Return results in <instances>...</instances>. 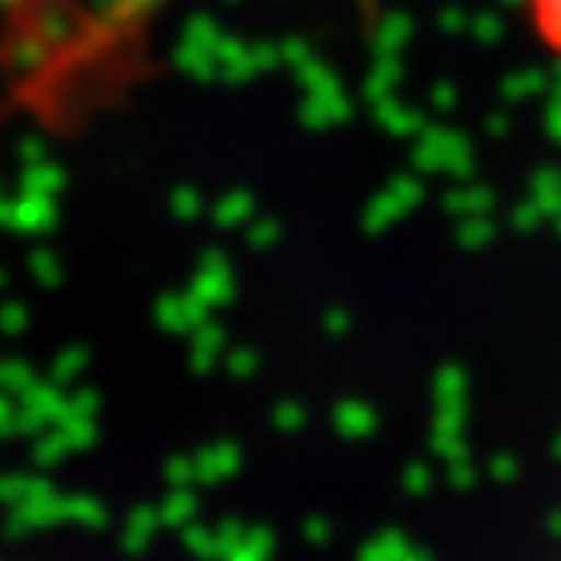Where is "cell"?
<instances>
[{"label": "cell", "instance_id": "cell-1", "mask_svg": "<svg viewBox=\"0 0 561 561\" xmlns=\"http://www.w3.org/2000/svg\"><path fill=\"white\" fill-rule=\"evenodd\" d=\"M67 417V398L55 386H32L24 390V405L16 417V437H39L44 430L59 425Z\"/></svg>", "mask_w": 561, "mask_h": 561}, {"label": "cell", "instance_id": "cell-2", "mask_svg": "<svg viewBox=\"0 0 561 561\" xmlns=\"http://www.w3.org/2000/svg\"><path fill=\"white\" fill-rule=\"evenodd\" d=\"M67 523V495H59L55 488L39 491L27 503L12 507L9 530L12 535H27V530H44V526H59Z\"/></svg>", "mask_w": 561, "mask_h": 561}, {"label": "cell", "instance_id": "cell-3", "mask_svg": "<svg viewBox=\"0 0 561 561\" xmlns=\"http://www.w3.org/2000/svg\"><path fill=\"white\" fill-rule=\"evenodd\" d=\"M535 39L561 59V0H518Z\"/></svg>", "mask_w": 561, "mask_h": 561}, {"label": "cell", "instance_id": "cell-4", "mask_svg": "<svg viewBox=\"0 0 561 561\" xmlns=\"http://www.w3.org/2000/svg\"><path fill=\"white\" fill-rule=\"evenodd\" d=\"M242 468V448L234 440H219V445H207L195 453V472H199V483H219L230 480V476Z\"/></svg>", "mask_w": 561, "mask_h": 561}, {"label": "cell", "instance_id": "cell-5", "mask_svg": "<svg viewBox=\"0 0 561 561\" xmlns=\"http://www.w3.org/2000/svg\"><path fill=\"white\" fill-rule=\"evenodd\" d=\"M160 526H164V518H160V507H133V515L125 518L122 546L129 553H140L145 546L152 542V538L160 535Z\"/></svg>", "mask_w": 561, "mask_h": 561}, {"label": "cell", "instance_id": "cell-6", "mask_svg": "<svg viewBox=\"0 0 561 561\" xmlns=\"http://www.w3.org/2000/svg\"><path fill=\"white\" fill-rule=\"evenodd\" d=\"M195 511H199V500L192 488H172V495L160 503V518L168 530H184L187 523H195Z\"/></svg>", "mask_w": 561, "mask_h": 561}, {"label": "cell", "instance_id": "cell-7", "mask_svg": "<svg viewBox=\"0 0 561 561\" xmlns=\"http://www.w3.org/2000/svg\"><path fill=\"white\" fill-rule=\"evenodd\" d=\"M51 483L44 476H32V472H12V476H0V503H9V507H20L27 503L32 495L47 491Z\"/></svg>", "mask_w": 561, "mask_h": 561}, {"label": "cell", "instance_id": "cell-8", "mask_svg": "<svg viewBox=\"0 0 561 561\" xmlns=\"http://www.w3.org/2000/svg\"><path fill=\"white\" fill-rule=\"evenodd\" d=\"M184 546L195 553L199 561H222L227 553H222V542H219V530L215 526H199V523H187L184 530Z\"/></svg>", "mask_w": 561, "mask_h": 561}, {"label": "cell", "instance_id": "cell-9", "mask_svg": "<svg viewBox=\"0 0 561 561\" xmlns=\"http://www.w3.org/2000/svg\"><path fill=\"white\" fill-rule=\"evenodd\" d=\"M332 421L343 437H367V433L375 430V413L359 402H340L332 410Z\"/></svg>", "mask_w": 561, "mask_h": 561}, {"label": "cell", "instance_id": "cell-10", "mask_svg": "<svg viewBox=\"0 0 561 561\" xmlns=\"http://www.w3.org/2000/svg\"><path fill=\"white\" fill-rule=\"evenodd\" d=\"M35 445H32V456H35V465L39 468H51V465H59L62 456H70L75 448H70V440H67V433L59 430V425H51V430H44L39 437H32Z\"/></svg>", "mask_w": 561, "mask_h": 561}, {"label": "cell", "instance_id": "cell-11", "mask_svg": "<svg viewBox=\"0 0 561 561\" xmlns=\"http://www.w3.org/2000/svg\"><path fill=\"white\" fill-rule=\"evenodd\" d=\"M67 523H79V526H87V530H105L110 511H105L94 495H70L67 500Z\"/></svg>", "mask_w": 561, "mask_h": 561}, {"label": "cell", "instance_id": "cell-12", "mask_svg": "<svg viewBox=\"0 0 561 561\" xmlns=\"http://www.w3.org/2000/svg\"><path fill=\"white\" fill-rule=\"evenodd\" d=\"M273 550H277V538H273V530H265V526H250L245 542L238 546L227 561H273Z\"/></svg>", "mask_w": 561, "mask_h": 561}, {"label": "cell", "instance_id": "cell-13", "mask_svg": "<svg viewBox=\"0 0 561 561\" xmlns=\"http://www.w3.org/2000/svg\"><path fill=\"white\" fill-rule=\"evenodd\" d=\"M195 480H199L195 456H175L172 465H168V483H172V488H192Z\"/></svg>", "mask_w": 561, "mask_h": 561}, {"label": "cell", "instance_id": "cell-14", "mask_svg": "<svg viewBox=\"0 0 561 561\" xmlns=\"http://www.w3.org/2000/svg\"><path fill=\"white\" fill-rule=\"evenodd\" d=\"M273 425L285 433H297L300 425H305V405H297V402L277 405V410H273Z\"/></svg>", "mask_w": 561, "mask_h": 561}, {"label": "cell", "instance_id": "cell-15", "mask_svg": "<svg viewBox=\"0 0 561 561\" xmlns=\"http://www.w3.org/2000/svg\"><path fill=\"white\" fill-rule=\"evenodd\" d=\"M0 375H4V386H9V390H20V394H24V390H32V378H27V370L20 367V363L0 367Z\"/></svg>", "mask_w": 561, "mask_h": 561}, {"label": "cell", "instance_id": "cell-16", "mask_svg": "<svg viewBox=\"0 0 561 561\" xmlns=\"http://www.w3.org/2000/svg\"><path fill=\"white\" fill-rule=\"evenodd\" d=\"M16 417H20V405H12L9 398H0V437H16Z\"/></svg>", "mask_w": 561, "mask_h": 561}, {"label": "cell", "instance_id": "cell-17", "mask_svg": "<svg viewBox=\"0 0 561 561\" xmlns=\"http://www.w3.org/2000/svg\"><path fill=\"white\" fill-rule=\"evenodd\" d=\"M305 538H308V542H328V523H324V518H308Z\"/></svg>", "mask_w": 561, "mask_h": 561}]
</instances>
